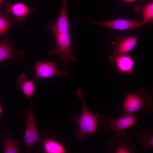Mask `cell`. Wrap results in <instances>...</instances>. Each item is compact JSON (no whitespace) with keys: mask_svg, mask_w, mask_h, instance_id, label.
I'll list each match as a JSON object with an SVG mask.
<instances>
[{"mask_svg":"<svg viewBox=\"0 0 153 153\" xmlns=\"http://www.w3.org/2000/svg\"><path fill=\"white\" fill-rule=\"evenodd\" d=\"M75 93L82 101V114L79 117L71 115H69V118L75 121L77 124L79 129L75 133V135L78 137L81 142H83L86 140V137L87 134L93 135L97 131L98 119L101 117V114L99 113L94 114L89 110L84 101L81 88H78Z\"/></svg>","mask_w":153,"mask_h":153,"instance_id":"6da1fadb","label":"cell"},{"mask_svg":"<svg viewBox=\"0 0 153 153\" xmlns=\"http://www.w3.org/2000/svg\"><path fill=\"white\" fill-rule=\"evenodd\" d=\"M151 93L147 89L140 88L135 94L129 93L122 103L124 113L134 114L143 108L149 113L153 112V102L150 99Z\"/></svg>","mask_w":153,"mask_h":153,"instance_id":"7a4b0ae2","label":"cell"},{"mask_svg":"<svg viewBox=\"0 0 153 153\" xmlns=\"http://www.w3.org/2000/svg\"><path fill=\"white\" fill-rule=\"evenodd\" d=\"M52 34L55 37L56 46L51 49L49 55L60 57L65 66H68L71 61L76 63L78 58L71 50L69 32H56Z\"/></svg>","mask_w":153,"mask_h":153,"instance_id":"3957f363","label":"cell"},{"mask_svg":"<svg viewBox=\"0 0 153 153\" xmlns=\"http://www.w3.org/2000/svg\"><path fill=\"white\" fill-rule=\"evenodd\" d=\"M25 116L26 121L24 143L27 151L29 152L33 146L40 141L41 139L36 126L33 110L30 102L25 112Z\"/></svg>","mask_w":153,"mask_h":153,"instance_id":"277c9868","label":"cell"},{"mask_svg":"<svg viewBox=\"0 0 153 153\" xmlns=\"http://www.w3.org/2000/svg\"><path fill=\"white\" fill-rule=\"evenodd\" d=\"M72 70L60 71L57 68L56 62L53 61H37L35 65L34 80L59 76L70 77Z\"/></svg>","mask_w":153,"mask_h":153,"instance_id":"5b68a950","label":"cell"},{"mask_svg":"<svg viewBox=\"0 0 153 153\" xmlns=\"http://www.w3.org/2000/svg\"><path fill=\"white\" fill-rule=\"evenodd\" d=\"M102 121L105 124L104 131L107 132L111 130L114 134H116L133 126L136 123L137 120L134 114L124 113L116 119L110 118L107 116H103Z\"/></svg>","mask_w":153,"mask_h":153,"instance_id":"8992f818","label":"cell"},{"mask_svg":"<svg viewBox=\"0 0 153 153\" xmlns=\"http://www.w3.org/2000/svg\"><path fill=\"white\" fill-rule=\"evenodd\" d=\"M125 136L126 134L123 131L114 134L113 138L115 140L109 141L107 142V149L113 153L135 152L137 149L131 139Z\"/></svg>","mask_w":153,"mask_h":153,"instance_id":"52a82bcc","label":"cell"},{"mask_svg":"<svg viewBox=\"0 0 153 153\" xmlns=\"http://www.w3.org/2000/svg\"><path fill=\"white\" fill-rule=\"evenodd\" d=\"M86 21L93 25L103 26L110 29L120 31L139 28L146 25L142 21L122 19L99 22L89 17L86 19Z\"/></svg>","mask_w":153,"mask_h":153,"instance_id":"ba28073f","label":"cell"},{"mask_svg":"<svg viewBox=\"0 0 153 153\" xmlns=\"http://www.w3.org/2000/svg\"><path fill=\"white\" fill-rule=\"evenodd\" d=\"M137 42V36L117 37L116 42H111V46L113 48V50L112 56L109 58L110 60L129 52L134 48Z\"/></svg>","mask_w":153,"mask_h":153,"instance_id":"9c48e42d","label":"cell"},{"mask_svg":"<svg viewBox=\"0 0 153 153\" xmlns=\"http://www.w3.org/2000/svg\"><path fill=\"white\" fill-rule=\"evenodd\" d=\"M68 1L62 0L61 9L57 20L55 23H50L47 26V28L52 31V33L69 32L67 12Z\"/></svg>","mask_w":153,"mask_h":153,"instance_id":"30bf717a","label":"cell"},{"mask_svg":"<svg viewBox=\"0 0 153 153\" xmlns=\"http://www.w3.org/2000/svg\"><path fill=\"white\" fill-rule=\"evenodd\" d=\"M40 141L45 153H64L66 152L63 145L58 141L56 137L51 133L45 132Z\"/></svg>","mask_w":153,"mask_h":153,"instance_id":"8fae6325","label":"cell"},{"mask_svg":"<svg viewBox=\"0 0 153 153\" xmlns=\"http://www.w3.org/2000/svg\"><path fill=\"white\" fill-rule=\"evenodd\" d=\"M34 10V8H29L25 3L18 2L8 4L5 8V12L11 13L18 21H24L27 16Z\"/></svg>","mask_w":153,"mask_h":153,"instance_id":"7c38bea8","label":"cell"},{"mask_svg":"<svg viewBox=\"0 0 153 153\" xmlns=\"http://www.w3.org/2000/svg\"><path fill=\"white\" fill-rule=\"evenodd\" d=\"M13 44L9 40L5 39L0 41V62L10 59L14 61L19 56H24L22 52L20 50H15Z\"/></svg>","mask_w":153,"mask_h":153,"instance_id":"4fadbf2b","label":"cell"},{"mask_svg":"<svg viewBox=\"0 0 153 153\" xmlns=\"http://www.w3.org/2000/svg\"><path fill=\"white\" fill-rule=\"evenodd\" d=\"M110 60L116 65L120 73L129 74L133 73L135 62L131 56L127 54L122 55Z\"/></svg>","mask_w":153,"mask_h":153,"instance_id":"5bb4252c","label":"cell"},{"mask_svg":"<svg viewBox=\"0 0 153 153\" xmlns=\"http://www.w3.org/2000/svg\"><path fill=\"white\" fill-rule=\"evenodd\" d=\"M27 78L26 74H22L18 78L16 83L19 89L30 100L35 93V84L34 80H28Z\"/></svg>","mask_w":153,"mask_h":153,"instance_id":"9a60e30c","label":"cell"},{"mask_svg":"<svg viewBox=\"0 0 153 153\" xmlns=\"http://www.w3.org/2000/svg\"><path fill=\"white\" fill-rule=\"evenodd\" d=\"M140 145L144 148L146 152L153 147V133L150 130H145L136 135Z\"/></svg>","mask_w":153,"mask_h":153,"instance_id":"2e32d148","label":"cell"},{"mask_svg":"<svg viewBox=\"0 0 153 153\" xmlns=\"http://www.w3.org/2000/svg\"><path fill=\"white\" fill-rule=\"evenodd\" d=\"M3 153H18L19 152V143L13 139L11 134L6 133L5 136L3 141Z\"/></svg>","mask_w":153,"mask_h":153,"instance_id":"e0dca14e","label":"cell"},{"mask_svg":"<svg viewBox=\"0 0 153 153\" xmlns=\"http://www.w3.org/2000/svg\"><path fill=\"white\" fill-rule=\"evenodd\" d=\"M142 16V21L146 25L152 24L153 20V1L147 3L140 7Z\"/></svg>","mask_w":153,"mask_h":153,"instance_id":"ac0fdd59","label":"cell"},{"mask_svg":"<svg viewBox=\"0 0 153 153\" xmlns=\"http://www.w3.org/2000/svg\"><path fill=\"white\" fill-rule=\"evenodd\" d=\"M12 22L5 12H0V35L4 36L12 25Z\"/></svg>","mask_w":153,"mask_h":153,"instance_id":"d6986e66","label":"cell"},{"mask_svg":"<svg viewBox=\"0 0 153 153\" xmlns=\"http://www.w3.org/2000/svg\"><path fill=\"white\" fill-rule=\"evenodd\" d=\"M123 1L128 3H132L136 2L138 0H122Z\"/></svg>","mask_w":153,"mask_h":153,"instance_id":"ffe728a7","label":"cell"},{"mask_svg":"<svg viewBox=\"0 0 153 153\" xmlns=\"http://www.w3.org/2000/svg\"><path fill=\"white\" fill-rule=\"evenodd\" d=\"M1 98L0 97V115L1 114L2 112V108L1 105Z\"/></svg>","mask_w":153,"mask_h":153,"instance_id":"44dd1931","label":"cell"},{"mask_svg":"<svg viewBox=\"0 0 153 153\" xmlns=\"http://www.w3.org/2000/svg\"><path fill=\"white\" fill-rule=\"evenodd\" d=\"M145 1L147 3H148L150 1H153V0H145Z\"/></svg>","mask_w":153,"mask_h":153,"instance_id":"7402d4cb","label":"cell"},{"mask_svg":"<svg viewBox=\"0 0 153 153\" xmlns=\"http://www.w3.org/2000/svg\"><path fill=\"white\" fill-rule=\"evenodd\" d=\"M3 0H0V7L1 6L2 2H3Z\"/></svg>","mask_w":153,"mask_h":153,"instance_id":"603a6c76","label":"cell"}]
</instances>
